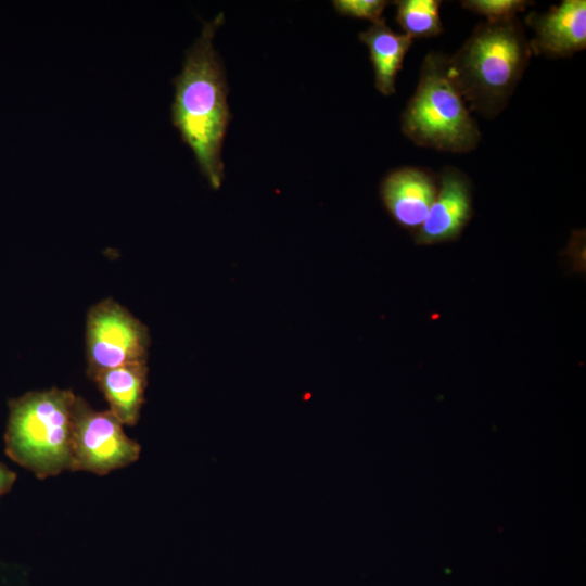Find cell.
I'll return each instance as SVG.
<instances>
[{
  "label": "cell",
  "instance_id": "obj_1",
  "mask_svg": "<svg viewBox=\"0 0 586 586\" xmlns=\"http://www.w3.org/2000/svg\"><path fill=\"white\" fill-rule=\"evenodd\" d=\"M224 21V13H219L206 22L186 51L181 71L173 79L175 92L170 110L173 125L213 189L220 188L225 177L221 153L231 120L226 74L214 47L215 34Z\"/></svg>",
  "mask_w": 586,
  "mask_h": 586
},
{
  "label": "cell",
  "instance_id": "obj_2",
  "mask_svg": "<svg viewBox=\"0 0 586 586\" xmlns=\"http://www.w3.org/2000/svg\"><path fill=\"white\" fill-rule=\"evenodd\" d=\"M531 53L518 17L486 21L448 56V74L472 110L485 118H494L513 94Z\"/></svg>",
  "mask_w": 586,
  "mask_h": 586
},
{
  "label": "cell",
  "instance_id": "obj_3",
  "mask_svg": "<svg viewBox=\"0 0 586 586\" xmlns=\"http://www.w3.org/2000/svg\"><path fill=\"white\" fill-rule=\"evenodd\" d=\"M76 397L71 390L53 387L11 398L5 454L41 480L71 470Z\"/></svg>",
  "mask_w": 586,
  "mask_h": 586
},
{
  "label": "cell",
  "instance_id": "obj_4",
  "mask_svg": "<svg viewBox=\"0 0 586 586\" xmlns=\"http://www.w3.org/2000/svg\"><path fill=\"white\" fill-rule=\"evenodd\" d=\"M400 128L416 145L441 152L467 153L479 145L481 131L448 74V55L430 52L423 59Z\"/></svg>",
  "mask_w": 586,
  "mask_h": 586
},
{
  "label": "cell",
  "instance_id": "obj_5",
  "mask_svg": "<svg viewBox=\"0 0 586 586\" xmlns=\"http://www.w3.org/2000/svg\"><path fill=\"white\" fill-rule=\"evenodd\" d=\"M85 335L91 379L112 368L148 362V327L113 298L102 300L89 309Z\"/></svg>",
  "mask_w": 586,
  "mask_h": 586
},
{
  "label": "cell",
  "instance_id": "obj_6",
  "mask_svg": "<svg viewBox=\"0 0 586 586\" xmlns=\"http://www.w3.org/2000/svg\"><path fill=\"white\" fill-rule=\"evenodd\" d=\"M140 453V445L125 433L124 424L109 409L95 410L86 399L76 397L71 471L105 475L132 464Z\"/></svg>",
  "mask_w": 586,
  "mask_h": 586
},
{
  "label": "cell",
  "instance_id": "obj_7",
  "mask_svg": "<svg viewBox=\"0 0 586 586\" xmlns=\"http://www.w3.org/2000/svg\"><path fill=\"white\" fill-rule=\"evenodd\" d=\"M437 179L436 196L415 234L419 245L457 240L473 214L472 183L462 170L446 166Z\"/></svg>",
  "mask_w": 586,
  "mask_h": 586
},
{
  "label": "cell",
  "instance_id": "obj_8",
  "mask_svg": "<svg viewBox=\"0 0 586 586\" xmlns=\"http://www.w3.org/2000/svg\"><path fill=\"white\" fill-rule=\"evenodd\" d=\"M526 24L534 30L528 41L536 55L569 58L586 48V1L563 0L547 12H533Z\"/></svg>",
  "mask_w": 586,
  "mask_h": 586
},
{
  "label": "cell",
  "instance_id": "obj_9",
  "mask_svg": "<svg viewBox=\"0 0 586 586\" xmlns=\"http://www.w3.org/2000/svg\"><path fill=\"white\" fill-rule=\"evenodd\" d=\"M438 179L428 169L404 166L382 179L380 196L391 217L402 227L417 231L436 196Z\"/></svg>",
  "mask_w": 586,
  "mask_h": 586
},
{
  "label": "cell",
  "instance_id": "obj_10",
  "mask_svg": "<svg viewBox=\"0 0 586 586\" xmlns=\"http://www.w3.org/2000/svg\"><path fill=\"white\" fill-rule=\"evenodd\" d=\"M148 365H126L105 370L92 380L109 404V410L124 424L136 425L144 404Z\"/></svg>",
  "mask_w": 586,
  "mask_h": 586
},
{
  "label": "cell",
  "instance_id": "obj_11",
  "mask_svg": "<svg viewBox=\"0 0 586 586\" xmlns=\"http://www.w3.org/2000/svg\"><path fill=\"white\" fill-rule=\"evenodd\" d=\"M359 40L369 50L377 90L386 97L394 94L396 77L412 39L404 33H395L382 18L360 33Z\"/></svg>",
  "mask_w": 586,
  "mask_h": 586
},
{
  "label": "cell",
  "instance_id": "obj_12",
  "mask_svg": "<svg viewBox=\"0 0 586 586\" xmlns=\"http://www.w3.org/2000/svg\"><path fill=\"white\" fill-rule=\"evenodd\" d=\"M394 4L397 24L412 40L434 37L443 33L440 14L441 0H399Z\"/></svg>",
  "mask_w": 586,
  "mask_h": 586
},
{
  "label": "cell",
  "instance_id": "obj_13",
  "mask_svg": "<svg viewBox=\"0 0 586 586\" xmlns=\"http://www.w3.org/2000/svg\"><path fill=\"white\" fill-rule=\"evenodd\" d=\"M533 2L527 0H463L462 8L486 17L487 22H500L517 17Z\"/></svg>",
  "mask_w": 586,
  "mask_h": 586
},
{
  "label": "cell",
  "instance_id": "obj_14",
  "mask_svg": "<svg viewBox=\"0 0 586 586\" xmlns=\"http://www.w3.org/2000/svg\"><path fill=\"white\" fill-rule=\"evenodd\" d=\"M332 3L340 15L368 20L372 24L382 20L388 4L385 0H334Z\"/></svg>",
  "mask_w": 586,
  "mask_h": 586
},
{
  "label": "cell",
  "instance_id": "obj_15",
  "mask_svg": "<svg viewBox=\"0 0 586 586\" xmlns=\"http://www.w3.org/2000/svg\"><path fill=\"white\" fill-rule=\"evenodd\" d=\"M16 477V473L0 461V497L13 487Z\"/></svg>",
  "mask_w": 586,
  "mask_h": 586
}]
</instances>
